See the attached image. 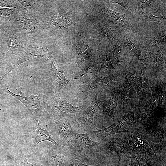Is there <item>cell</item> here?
I'll return each mask as SVG.
<instances>
[{
    "label": "cell",
    "mask_w": 166,
    "mask_h": 166,
    "mask_svg": "<svg viewBox=\"0 0 166 166\" xmlns=\"http://www.w3.org/2000/svg\"><path fill=\"white\" fill-rule=\"evenodd\" d=\"M47 61L49 72L53 80L59 86L65 87L69 80L65 77L63 69L58 65L56 59L52 55Z\"/></svg>",
    "instance_id": "obj_17"
},
{
    "label": "cell",
    "mask_w": 166,
    "mask_h": 166,
    "mask_svg": "<svg viewBox=\"0 0 166 166\" xmlns=\"http://www.w3.org/2000/svg\"><path fill=\"white\" fill-rule=\"evenodd\" d=\"M138 130L134 119V112L129 111L127 114L121 119H117L109 126L102 129L89 130V132L99 140L102 141L107 136L123 132H133Z\"/></svg>",
    "instance_id": "obj_2"
},
{
    "label": "cell",
    "mask_w": 166,
    "mask_h": 166,
    "mask_svg": "<svg viewBox=\"0 0 166 166\" xmlns=\"http://www.w3.org/2000/svg\"><path fill=\"white\" fill-rule=\"evenodd\" d=\"M83 105L77 107L72 105L64 99H57L46 107L48 113L56 121L64 118H74L83 108Z\"/></svg>",
    "instance_id": "obj_7"
},
{
    "label": "cell",
    "mask_w": 166,
    "mask_h": 166,
    "mask_svg": "<svg viewBox=\"0 0 166 166\" xmlns=\"http://www.w3.org/2000/svg\"><path fill=\"white\" fill-rule=\"evenodd\" d=\"M136 2V7L139 12H144L148 10L152 4L156 1L155 0H138L135 1Z\"/></svg>",
    "instance_id": "obj_33"
},
{
    "label": "cell",
    "mask_w": 166,
    "mask_h": 166,
    "mask_svg": "<svg viewBox=\"0 0 166 166\" xmlns=\"http://www.w3.org/2000/svg\"><path fill=\"white\" fill-rule=\"evenodd\" d=\"M44 25V22L37 14H30L15 9L12 15L0 26V29L7 33H12L30 42L41 38Z\"/></svg>",
    "instance_id": "obj_1"
},
{
    "label": "cell",
    "mask_w": 166,
    "mask_h": 166,
    "mask_svg": "<svg viewBox=\"0 0 166 166\" xmlns=\"http://www.w3.org/2000/svg\"><path fill=\"white\" fill-rule=\"evenodd\" d=\"M0 6L3 8L11 7L18 9V6L14 0H0Z\"/></svg>",
    "instance_id": "obj_38"
},
{
    "label": "cell",
    "mask_w": 166,
    "mask_h": 166,
    "mask_svg": "<svg viewBox=\"0 0 166 166\" xmlns=\"http://www.w3.org/2000/svg\"><path fill=\"white\" fill-rule=\"evenodd\" d=\"M101 142L100 152L110 159H118L125 151L130 148L124 136H109Z\"/></svg>",
    "instance_id": "obj_5"
},
{
    "label": "cell",
    "mask_w": 166,
    "mask_h": 166,
    "mask_svg": "<svg viewBox=\"0 0 166 166\" xmlns=\"http://www.w3.org/2000/svg\"><path fill=\"white\" fill-rule=\"evenodd\" d=\"M98 12L108 22L114 25L124 28L134 32L127 14L120 13L110 10L103 5L98 6Z\"/></svg>",
    "instance_id": "obj_9"
},
{
    "label": "cell",
    "mask_w": 166,
    "mask_h": 166,
    "mask_svg": "<svg viewBox=\"0 0 166 166\" xmlns=\"http://www.w3.org/2000/svg\"><path fill=\"white\" fill-rule=\"evenodd\" d=\"M30 129L32 138V146L34 148H35L39 143L44 141H50L58 147L63 146L54 140L48 130L41 127L37 118L34 117L33 118Z\"/></svg>",
    "instance_id": "obj_13"
},
{
    "label": "cell",
    "mask_w": 166,
    "mask_h": 166,
    "mask_svg": "<svg viewBox=\"0 0 166 166\" xmlns=\"http://www.w3.org/2000/svg\"><path fill=\"white\" fill-rule=\"evenodd\" d=\"M166 37L165 31L155 34L152 39L151 48L160 43L165 42Z\"/></svg>",
    "instance_id": "obj_35"
},
{
    "label": "cell",
    "mask_w": 166,
    "mask_h": 166,
    "mask_svg": "<svg viewBox=\"0 0 166 166\" xmlns=\"http://www.w3.org/2000/svg\"><path fill=\"white\" fill-rule=\"evenodd\" d=\"M65 166H103V163L90 165H88L81 163L78 159L74 158L67 157L65 160Z\"/></svg>",
    "instance_id": "obj_34"
},
{
    "label": "cell",
    "mask_w": 166,
    "mask_h": 166,
    "mask_svg": "<svg viewBox=\"0 0 166 166\" xmlns=\"http://www.w3.org/2000/svg\"><path fill=\"white\" fill-rule=\"evenodd\" d=\"M93 55V53L88 43L86 42H84L77 51V64L81 65Z\"/></svg>",
    "instance_id": "obj_28"
},
{
    "label": "cell",
    "mask_w": 166,
    "mask_h": 166,
    "mask_svg": "<svg viewBox=\"0 0 166 166\" xmlns=\"http://www.w3.org/2000/svg\"><path fill=\"white\" fill-rule=\"evenodd\" d=\"M17 165L18 166H42L41 164L37 163H29L25 156L22 153L18 158Z\"/></svg>",
    "instance_id": "obj_36"
},
{
    "label": "cell",
    "mask_w": 166,
    "mask_h": 166,
    "mask_svg": "<svg viewBox=\"0 0 166 166\" xmlns=\"http://www.w3.org/2000/svg\"><path fill=\"white\" fill-rule=\"evenodd\" d=\"M165 52L164 48L160 47L158 50L151 54L155 66L159 69L165 65Z\"/></svg>",
    "instance_id": "obj_30"
},
{
    "label": "cell",
    "mask_w": 166,
    "mask_h": 166,
    "mask_svg": "<svg viewBox=\"0 0 166 166\" xmlns=\"http://www.w3.org/2000/svg\"><path fill=\"white\" fill-rule=\"evenodd\" d=\"M111 1L113 3H117L120 5L126 10L128 11L129 10L128 7V4L130 3V1L117 0H111Z\"/></svg>",
    "instance_id": "obj_39"
},
{
    "label": "cell",
    "mask_w": 166,
    "mask_h": 166,
    "mask_svg": "<svg viewBox=\"0 0 166 166\" xmlns=\"http://www.w3.org/2000/svg\"><path fill=\"white\" fill-rule=\"evenodd\" d=\"M52 56V53L48 49L46 44L42 38L30 41L28 46L23 48L18 56V59L13 68L4 75L5 77L8 74L19 65L31 59L42 57L47 61Z\"/></svg>",
    "instance_id": "obj_4"
},
{
    "label": "cell",
    "mask_w": 166,
    "mask_h": 166,
    "mask_svg": "<svg viewBox=\"0 0 166 166\" xmlns=\"http://www.w3.org/2000/svg\"><path fill=\"white\" fill-rule=\"evenodd\" d=\"M148 81L143 70L137 83L135 86L136 93L140 99H143L145 97L147 87Z\"/></svg>",
    "instance_id": "obj_31"
},
{
    "label": "cell",
    "mask_w": 166,
    "mask_h": 166,
    "mask_svg": "<svg viewBox=\"0 0 166 166\" xmlns=\"http://www.w3.org/2000/svg\"><path fill=\"white\" fill-rule=\"evenodd\" d=\"M118 98L117 93L114 91L111 94L108 102L103 107L104 116L110 122L115 121L117 118Z\"/></svg>",
    "instance_id": "obj_19"
},
{
    "label": "cell",
    "mask_w": 166,
    "mask_h": 166,
    "mask_svg": "<svg viewBox=\"0 0 166 166\" xmlns=\"http://www.w3.org/2000/svg\"><path fill=\"white\" fill-rule=\"evenodd\" d=\"M122 43L117 40L115 42L112 48V53L114 56L117 64L122 66L125 64V57Z\"/></svg>",
    "instance_id": "obj_29"
},
{
    "label": "cell",
    "mask_w": 166,
    "mask_h": 166,
    "mask_svg": "<svg viewBox=\"0 0 166 166\" xmlns=\"http://www.w3.org/2000/svg\"><path fill=\"white\" fill-rule=\"evenodd\" d=\"M119 36L121 39L123 46L134 57L142 62L145 65H146L147 63L145 57L138 44L125 34H124L123 36L121 34Z\"/></svg>",
    "instance_id": "obj_18"
},
{
    "label": "cell",
    "mask_w": 166,
    "mask_h": 166,
    "mask_svg": "<svg viewBox=\"0 0 166 166\" xmlns=\"http://www.w3.org/2000/svg\"><path fill=\"white\" fill-rule=\"evenodd\" d=\"M68 154L63 147H58L51 150L46 159L47 166H65L64 158Z\"/></svg>",
    "instance_id": "obj_21"
},
{
    "label": "cell",
    "mask_w": 166,
    "mask_h": 166,
    "mask_svg": "<svg viewBox=\"0 0 166 166\" xmlns=\"http://www.w3.org/2000/svg\"><path fill=\"white\" fill-rule=\"evenodd\" d=\"M99 63L101 72L104 74H107L115 69L110 58L109 50L104 52L100 56Z\"/></svg>",
    "instance_id": "obj_26"
},
{
    "label": "cell",
    "mask_w": 166,
    "mask_h": 166,
    "mask_svg": "<svg viewBox=\"0 0 166 166\" xmlns=\"http://www.w3.org/2000/svg\"><path fill=\"white\" fill-rule=\"evenodd\" d=\"M120 73L121 72L118 71L109 76L96 78L86 86L84 90L85 94L87 97L91 93L113 87Z\"/></svg>",
    "instance_id": "obj_11"
},
{
    "label": "cell",
    "mask_w": 166,
    "mask_h": 166,
    "mask_svg": "<svg viewBox=\"0 0 166 166\" xmlns=\"http://www.w3.org/2000/svg\"><path fill=\"white\" fill-rule=\"evenodd\" d=\"M148 124L149 125H146L144 126L146 134L158 138L160 141V143L166 145L165 124Z\"/></svg>",
    "instance_id": "obj_22"
},
{
    "label": "cell",
    "mask_w": 166,
    "mask_h": 166,
    "mask_svg": "<svg viewBox=\"0 0 166 166\" xmlns=\"http://www.w3.org/2000/svg\"><path fill=\"white\" fill-rule=\"evenodd\" d=\"M95 70L92 65H87L80 72L75 78L83 82H89L94 80L95 77Z\"/></svg>",
    "instance_id": "obj_27"
},
{
    "label": "cell",
    "mask_w": 166,
    "mask_h": 166,
    "mask_svg": "<svg viewBox=\"0 0 166 166\" xmlns=\"http://www.w3.org/2000/svg\"><path fill=\"white\" fill-rule=\"evenodd\" d=\"M23 85L24 84L22 85L19 95L16 94L10 91L8 87L3 90V92L10 94L21 101L34 118H38L43 121H48L49 116L45 109V106L42 105L40 100L36 96L26 97L22 91Z\"/></svg>",
    "instance_id": "obj_6"
},
{
    "label": "cell",
    "mask_w": 166,
    "mask_h": 166,
    "mask_svg": "<svg viewBox=\"0 0 166 166\" xmlns=\"http://www.w3.org/2000/svg\"><path fill=\"white\" fill-rule=\"evenodd\" d=\"M103 102L98 98L96 93L90 105L79 119L77 128H81L89 130H97L94 124L93 118Z\"/></svg>",
    "instance_id": "obj_10"
},
{
    "label": "cell",
    "mask_w": 166,
    "mask_h": 166,
    "mask_svg": "<svg viewBox=\"0 0 166 166\" xmlns=\"http://www.w3.org/2000/svg\"><path fill=\"white\" fill-rule=\"evenodd\" d=\"M159 101L154 93L148 102L140 108L136 114V118L140 124L144 126L150 122L152 113L160 105Z\"/></svg>",
    "instance_id": "obj_15"
},
{
    "label": "cell",
    "mask_w": 166,
    "mask_h": 166,
    "mask_svg": "<svg viewBox=\"0 0 166 166\" xmlns=\"http://www.w3.org/2000/svg\"><path fill=\"white\" fill-rule=\"evenodd\" d=\"M100 141H94L90 139L87 133L80 134L75 130L73 139L66 147L68 154L78 157L87 152L99 148Z\"/></svg>",
    "instance_id": "obj_8"
},
{
    "label": "cell",
    "mask_w": 166,
    "mask_h": 166,
    "mask_svg": "<svg viewBox=\"0 0 166 166\" xmlns=\"http://www.w3.org/2000/svg\"><path fill=\"white\" fill-rule=\"evenodd\" d=\"M18 9L24 11L28 14H36L38 12L40 5L34 0H14Z\"/></svg>",
    "instance_id": "obj_25"
},
{
    "label": "cell",
    "mask_w": 166,
    "mask_h": 166,
    "mask_svg": "<svg viewBox=\"0 0 166 166\" xmlns=\"http://www.w3.org/2000/svg\"><path fill=\"white\" fill-rule=\"evenodd\" d=\"M136 79L135 72L132 70L126 75L124 80L121 87V110H126L128 106L135 88Z\"/></svg>",
    "instance_id": "obj_12"
},
{
    "label": "cell",
    "mask_w": 166,
    "mask_h": 166,
    "mask_svg": "<svg viewBox=\"0 0 166 166\" xmlns=\"http://www.w3.org/2000/svg\"><path fill=\"white\" fill-rule=\"evenodd\" d=\"M8 38L6 42L8 47V51L0 53V56L10 57L15 55L18 56L23 48L26 46L27 42L11 33H8Z\"/></svg>",
    "instance_id": "obj_16"
},
{
    "label": "cell",
    "mask_w": 166,
    "mask_h": 166,
    "mask_svg": "<svg viewBox=\"0 0 166 166\" xmlns=\"http://www.w3.org/2000/svg\"><path fill=\"white\" fill-rule=\"evenodd\" d=\"M49 18L50 23L56 29H64L68 28L71 24L70 21L68 18L59 13L52 14Z\"/></svg>",
    "instance_id": "obj_24"
},
{
    "label": "cell",
    "mask_w": 166,
    "mask_h": 166,
    "mask_svg": "<svg viewBox=\"0 0 166 166\" xmlns=\"http://www.w3.org/2000/svg\"><path fill=\"white\" fill-rule=\"evenodd\" d=\"M135 154L141 166H165V156L161 155V153Z\"/></svg>",
    "instance_id": "obj_20"
},
{
    "label": "cell",
    "mask_w": 166,
    "mask_h": 166,
    "mask_svg": "<svg viewBox=\"0 0 166 166\" xmlns=\"http://www.w3.org/2000/svg\"><path fill=\"white\" fill-rule=\"evenodd\" d=\"M140 18L145 21H154L165 24L166 18L165 16L156 17L154 16L151 13L148 12H139Z\"/></svg>",
    "instance_id": "obj_32"
},
{
    "label": "cell",
    "mask_w": 166,
    "mask_h": 166,
    "mask_svg": "<svg viewBox=\"0 0 166 166\" xmlns=\"http://www.w3.org/2000/svg\"><path fill=\"white\" fill-rule=\"evenodd\" d=\"M102 34L105 37L112 40L116 39V34L114 33L113 30L108 28H105L103 31Z\"/></svg>",
    "instance_id": "obj_37"
},
{
    "label": "cell",
    "mask_w": 166,
    "mask_h": 166,
    "mask_svg": "<svg viewBox=\"0 0 166 166\" xmlns=\"http://www.w3.org/2000/svg\"><path fill=\"white\" fill-rule=\"evenodd\" d=\"M118 159L120 166H141L135 152L130 148L123 152Z\"/></svg>",
    "instance_id": "obj_23"
},
{
    "label": "cell",
    "mask_w": 166,
    "mask_h": 166,
    "mask_svg": "<svg viewBox=\"0 0 166 166\" xmlns=\"http://www.w3.org/2000/svg\"><path fill=\"white\" fill-rule=\"evenodd\" d=\"M69 119L64 118L54 121V125L59 134L60 144L65 147L72 141L76 128L70 124Z\"/></svg>",
    "instance_id": "obj_14"
},
{
    "label": "cell",
    "mask_w": 166,
    "mask_h": 166,
    "mask_svg": "<svg viewBox=\"0 0 166 166\" xmlns=\"http://www.w3.org/2000/svg\"><path fill=\"white\" fill-rule=\"evenodd\" d=\"M125 136L130 148L137 154H158L165 149L166 145L160 143H153L148 135L140 133L139 130L133 132H128Z\"/></svg>",
    "instance_id": "obj_3"
}]
</instances>
